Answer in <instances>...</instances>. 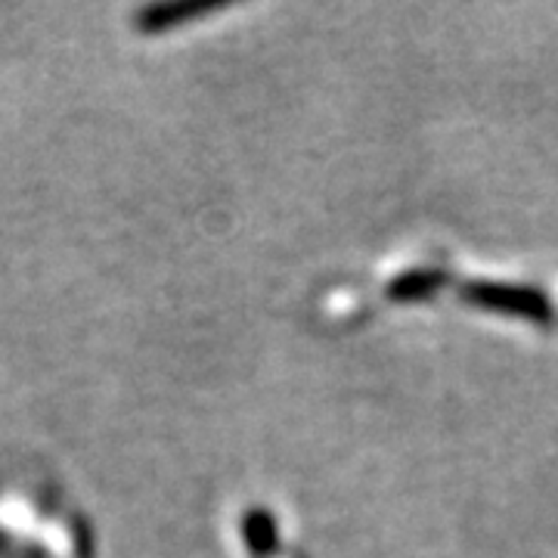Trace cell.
Returning <instances> with one entry per match:
<instances>
[{"mask_svg":"<svg viewBox=\"0 0 558 558\" xmlns=\"http://www.w3.org/2000/svg\"><path fill=\"white\" fill-rule=\"evenodd\" d=\"M440 286H444L440 270H410V274H400L388 286V295L395 301H422L428 299L432 292H438Z\"/></svg>","mask_w":558,"mask_h":558,"instance_id":"4","label":"cell"},{"mask_svg":"<svg viewBox=\"0 0 558 558\" xmlns=\"http://www.w3.org/2000/svg\"><path fill=\"white\" fill-rule=\"evenodd\" d=\"M218 10V3H159V7H146V10H140L134 22H137L140 32H149V35H156V32H168V28H174L180 22L186 20H196V16H208V13H215Z\"/></svg>","mask_w":558,"mask_h":558,"instance_id":"2","label":"cell"},{"mask_svg":"<svg viewBox=\"0 0 558 558\" xmlns=\"http://www.w3.org/2000/svg\"><path fill=\"white\" fill-rule=\"evenodd\" d=\"M242 537L248 543L252 556L267 558L270 553H277V521H274V515H270L267 509H252V512H245V519H242Z\"/></svg>","mask_w":558,"mask_h":558,"instance_id":"3","label":"cell"},{"mask_svg":"<svg viewBox=\"0 0 558 558\" xmlns=\"http://www.w3.org/2000/svg\"><path fill=\"white\" fill-rule=\"evenodd\" d=\"M462 299L475 304L481 311H494V314H509V317L543 319L553 317L549 299L531 289V286H512V282H469L462 289Z\"/></svg>","mask_w":558,"mask_h":558,"instance_id":"1","label":"cell"}]
</instances>
